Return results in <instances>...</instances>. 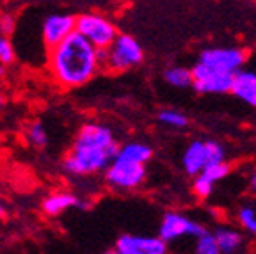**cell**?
Segmentation results:
<instances>
[{
	"mask_svg": "<svg viewBox=\"0 0 256 254\" xmlns=\"http://www.w3.org/2000/svg\"><path fill=\"white\" fill-rule=\"evenodd\" d=\"M100 68L98 48L92 46L76 30L48 50L50 75L62 89H76L86 86Z\"/></svg>",
	"mask_w": 256,
	"mask_h": 254,
	"instance_id": "cell-1",
	"label": "cell"
},
{
	"mask_svg": "<svg viewBox=\"0 0 256 254\" xmlns=\"http://www.w3.org/2000/svg\"><path fill=\"white\" fill-rule=\"evenodd\" d=\"M118 146L112 130L100 123H86L75 137L62 167L68 174L91 176L107 169L116 158Z\"/></svg>",
	"mask_w": 256,
	"mask_h": 254,
	"instance_id": "cell-2",
	"label": "cell"
},
{
	"mask_svg": "<svg viewBox=\"0 0 256 254\" xmlns=\"http://www.w3.org/2000/svg\"><path fill=\"white\" fill-rule=\"evenodd\" d=\"M142 46L136 38L128 36V34H118L114 43L108 48L98 50V59L100 66L107 72H126L130 68L137 66L142 62Z\"/></svg>",
	"mask_w": 256,
	"mask_h": 254,
	"instance_id": "cell-3",
	"label": "cell"
},
{
	"mask_svg": "<svg viewBox=\"0 0 256 254\" xmlns=\"http://www.w3.org/2000/svg\"><path fill=\"white\" fill-rule=\"evenodd\" d=\"M75 30L82 34L98 50L108 48L118 38L116 25L98 12H84V14L76 16Z\"/></svg>",
	"mask_w": 256,
	"mask_h": 254,
	"instance_id": "cell-4",
	"label": "cell"
},
{
	"mask_svg": "<svg viewBox=\"0 0 256 254\" xmlns=\"http://www.w3.org/2000/svg\"><path fill=\"white\" fill-rule=\"evenodd\" d=\"M146 178V164L114 158L105 169V180L112 188L132 190L137 188Z\"/></svg>",
	"mask_w": 256,
	"mask_h": 254,
	"instance_id": "cell-5",
	"label": "cell"
},
{
	"mask_svg": "<svg viewBox=\"0 0 256 254\" xmlns=\"http://www.w3.org/2000/svg\"><path fill=\"white\" fill-rule=\"evenodd\" d=\"M233 73L217 72L214 68L200 62L192 68V88L201 94H226L232 92Z\"/></svg>",
	"mask_w": 256,
	"mask_h": 254,
	"instance_id": "cell-6",
	"label": "cell"
},
{
	"mask_svg": "<svg viewBox=\"0 0 256 254\" xmlns=\"http://www.w3.org/2000/svg\"><path fill=\"white\" fill-rule=\"evenodd\" d=\"M204 228L200 222L192 220L190 217L184 214H178V212H169L162 218V224H160L158 236L164 242H176V240L185 238V236H200L201 233H204Z\"/></svg>",
	"mask_w": 256,
	"mask_h": 254,
	"instance_id": "cell-7",
	"label": "cell"
},
{
	"mask_svg": "<svg viewBox=\"0 0 256 254\" xmlns=\"http://www.w3.org/2000/svg\"><path fill=\"white\" fill-rule=\"evenodd\" d=\"M246 59H248V54L242 48H208L200 56V62L224 73L238 72L244 66Z\"/></svg>",
	"mask_w": 256,
	"mask_h": 254,
	"instance_id": "cell-8",
	"label": "cell"
},
{
	"mask_svg": "<svg viewBox=\"0 0 256 254\" xmlns=\"http://www.w3.org/2000/svg\"><path fill=\"white\" fill-rule=\"evenodd\" d=\"M118 254H166L168 242L160 236H137V234H123L114 247Z\"/></svg>",
	"mask_w": 256,
	"mask_h": 254,
	"instance_id": "cell-9",
	"label": "cell"
},
{
	"mask_svg": "<svg viewBox=\"0 0 256 254\" xmlns=\"http://www.w3.org/2000/svg\"><path fill=\"white\" fill-rule=\"evenodd\" d=\"M75 20L76 16L72 14H50L44 18L43 27H41V34H43V43L44 46L50 50L52 46L59 44L64 38H68L73 30H75Z\"/></svg>",
	"mask_w": 256,
	"mask_h": 254,
	"instance_id": "cell-10",
	"label": "cell"
},
{
	"mask_svg": "<svg viewBox=\"0 0 256 254\" xmlns=\"http://www.w3.org/2000/svg\"><path fill=\"white\" fill-rule=\"evenodd\" d=\"M232 92L244 104L256 107V73L242 68L233 73Z\"/></svg>",
	"mask_w": 256,
	"mask_h": 254,
	"instance_id": "cell-11",
	"label": "cell"
},
{
	"mask_svg": "<svg viewBox=\"0 0 256 254\" xmlns=\"http://www.w3.org/2000/svg\"><path fill=\"white\" fill-rule=\"evenodd\" d=\"M184 169L187 174L196 176L203 171V167L206 166V150H204V142L203 140H194L187 146L184 153Z\"/></svg>",
	"mask_w": 256,
	"mask_h": 254,
	"instance_id": "cell-12",
	"label": "cell"
},
{
	"mask_svg": "<svg viewBox=\"0 0 256 254\" xmlns=\"http://www.w3.org/2000/svg\"><path fill=\"white\" fill-rule=\"evenodd\" d=\"M72 206H80V201L70 192H56V194H50L43 201V212L46 215H60L64 210H68Z\"/></svg>",
	"mask_w": 256,
	"mask_h": 254,
	"instance_id": "cell-13",
	"label": "cell"
},
{
	"mask_svg": "<svg viewBox=\"0 0 256 254\" xmlns=\"http://www.w3.org/2000/svg\"><path fill=\"white\" fill-rule=\"evenodd\" d=\"M153 156V150L144 142H128L118 150L116 158L130 160L137 164H148Z\"/></svg>",
	"mask_w": 256,
	"mask_h": 254,
	"instance_id": "cell-14",
	"label": "cell"
},
{
	"mask_svg": "<svg viewBox=\"0 0 256 254\" xmlns=\"http://www.w3.org/2000/svg\"><path fill=\"white\" fill-rule=\"evenodd\" d=\"M214 234H216L217 246H219L220 252H226V254L236 252L242 247V244H244L242 234L236 230H233V228H217Z\"/></svg>",
	"mask_w": 256,
	"mask_h": 254,
	"instance_id": "cell-15",
	"label": "cell"
},
{
	"mask_svg": "<svg viewBox=\"0 0 256 254\" xmlns=\"http://www.w3.org/2000/svg\"><path fill=\"white\" fill-rule=\"evenodd\" d=\"M164 78L172 88L185 89L188 86H192V70H187V68L182 66L169 68V70L164 72Z\"/></svg>",
	"mask_w": 256,
	"mask_h": 254,
	"instance_id": "cell-16",
	"label": "cell"
},
{
	"mask_svg": "<svg viewBox=\"0 0 256 254\" xmlns=\"http://www.w3.org/2000/svg\"><path fill=\"white\" fill-rule=\"evenodd\" d=\"M196 252L198 254H219V246H217L216 234L214 233H201L196 236Z\"/></svg>",
	"mask_w": 256,
	"mask_h": 254,
	"instance_id": "cell-17",
	"label": "cell"
},
{
	"mask_svg": "<svg viewBox=\"0 0 256 254\" xmlns=\"http://www.w3.org/2000/svg\"><path fill=\"white\" fill-rule=\"evenodd\" d=\"M158 121L169 128H185L188 123L185 114H182L178 110H162L158 114Z\"/></svg>",
	"mask_w": 256,
	"mask_h": 254,
	"instance_id": "cell-18",
	"label": "cell"
},
{
	"mask_svg": "<svg viewBox=\"0 0 256 254\" xmlns=\"http://www.w3.org/2000/svg\"><path fill=\"white\" fill-rule=\"evenodd\" d=\"M201 174L204 176L206 180H210L212 183H217L220 182L222 178L230 174V166L224 162H219V164H210V166H204Z\"/></svg>",
	"mask_w": 256,
	"mask_h": 254,
	"instance_id": "cell-19",
	"label": "cell"
},
{
	"mask_svg": "<svg viewBox=\"0 0 256 254\" xmlns=\"http://www.w3.org/2000/svg\"><path fill=\"white\" fill-rule=\"evenodd\" d=\"M27 139L30 140V144H34L36 148H44L48 142V134L41 123H34L28 126Z\"/></svg>",
	"mask_w": 256,
	"mask_h": 254,
	"instance_id": "cell-20",
	"label": "cell"
},
{
	"mask_svg": "<svg viewBox=\"0 0 256 254\" xmlns=\"http://www.w3.org/2000/svg\"><path fill=\"white\" fill-rule=\"evenodd\" d=\"M204 150H206V166L224 162L226 153H224L222 146H220L219 142H216V140H206V142H204Z\"/></svg>",
	"mask_w": 256,
	"mask_h": 254,
	"instance_id": "cell-21",
	"label": "cell"
},
{
	"mask_svg": "<svg viewBox=\"0 0 256 254\" xmlns=\"http://www.w3.org/2000/svg\"><path fill=\"white\" fill-rule=\"evenodd\" d=\"M14 46H12V43L9 41L8 36H4V34H0V62L4 64V66H8V64H12L14 62Z\"/></svg>",
	"mask_w": 256,
	"mask_h": 254,
	"instance_id": "cell-22",
	"label": "cell"
},
{
	"mask_svg": "<svg viewBox=\"0 0 256 254\" xmlns=\"http://www.w3.org/2000/svg\"><path fill=\"white\" fill-rule=\"evenodd\" d=\"M238 220L240 224L249 231V233L256 234V212L249 206H244L238 210Z\"/></svg>",
	"mask_w": 256,
	"mask_h": 254,
	"instance_id": "cell-23",
	"label": "cell"
},
{
	"mask_svg": "<svg viewBox=\"0 0 256 254\" xmlns=\"http://www.w3.org/2000/svg\"><path fill=\"white\" fill-rule=\"evenodd\" d=\"M214 185L216 183H212L210 180H206L203 174H196V178H194V192H196V196H200V198H208V196L214 192Z\"/></svg>",
	"mask_w": 256,
	"mask_h": 254,
	"instance_id": "cell-24",
	"label": "cell"
},
{
	"mask_svg": "<svg viewBox=\"0 0 256 254\" xmlns=\"http://www.w3.org/2000/svg\"><path fill=\"white\" fill-rule=\"evenodd\" d=\"M14 18L11 14H0V34L9 36L14 32Z\"/></svg>",
	"mask_w": 256,
	"mask_h": 254,
	"instance_id": "cell-25",
	"label": "cell"
},
{
	"mask_svg": "<svg viewBox=\"0 0 256 254\" xmlns=\"http://www.w3.org/2000/svg\"><path fill=\"white\" fill-rule=\"evenodd\" d=\"M251 190L256 194V169L252 171V174H251Z\"/></svg>",
	"mask_w": 256,
	"mask_h": 254,
	"instance_id": "cell-26",
	"label": "cell"
},
{
	"mask_svg": "<svg viewBox=\"0 0 256 254\" xmlns=\"http://www.w3.org/2000/svg\"><path fill=\"white\" fill-rule=\"evenodd\" d=\"M4 75H6V66L2 62H0V80L4 78Z\"/></svg>",
	"mask_w": 256,
	"mask_h": 254,
	"instance_id": "cell-27",
	"label": "cell"
},
{
	"mask_svg": "<svg viewBox=\"0 0 256 254\" xmlns=\"http://www.w3.org/2000/svg\"><path fill=\"white\" fill-rule=\"evenodd\" d=\"M4 214H6V208L2 206V202H0V217H2V215H4Z\"/></svg>",
	"mask_w": 256,
	"mask_h": 254,
	"instance_id": "cell-28",
	"label": "cell"
},
{
	"mask_svg": "<svg viewBox=\"0 0 256 254\" xmlns=\"http://www.w3.org/2000/svg\"><path fill=\"white\" fill-rule=\"evenodd\" d=\"M2 105H4V98L0 96V108H2Z\"/></svg>",
	"mask_w": 256,
	"mask_h": 254,
	"instance_id": "cell-29",
	"label": "cell"
}]
</instances>
